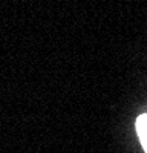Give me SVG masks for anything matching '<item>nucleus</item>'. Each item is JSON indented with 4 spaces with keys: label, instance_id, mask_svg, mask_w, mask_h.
I'll return each mask as SVG.
<instances>
[{
    "label": "nucleus",
    "instance_id": "1",
    "mask_svg": "<svg viewBox=\"0 0 147 153\" xmlns=\"http://www.w3.org/2000/svg\"><path fill=\"white\" fill-rule=\"evenodd\" d=\"M137 132L140 136V141L144 147V152L147 153V113L140 115L137 120Z\"/></svg>",
    "mask_w": 147,
    "mask_h": 153
}]
</instances>
